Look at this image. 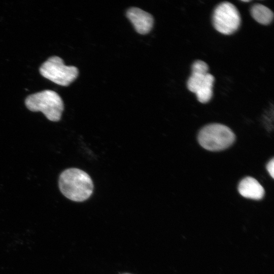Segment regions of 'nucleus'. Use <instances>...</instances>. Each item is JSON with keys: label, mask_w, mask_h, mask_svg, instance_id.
Returning a JSON list of instances; mask_svg holds the SVG:
<instances>
[{"label": "nucleus", "mask_w": 274, "mask_h": 274, "mask_svg": "<svg viewBox=\"0 0 274 274\" xmlns=\"http://www.w3.org/2000/svg\"><path fill=\"white\" fill-rule=\"evenodd\" d=\"M58 184L63 195L75 201L87 199L93 190V184L89 175L77 168H70L62 172Z\"/></svg>", "instance_id": "obj_1"}, {"label": "nucleus", "mask_w": 274, "mask_h": 274, "mask_svg": "<svg viewBox=\"0 0 274 274\" xmlns=\"http://www.w3.org/2000/svg\"><path fill=\"white\" fill-rule=\"evenodd\" d=\"M27 108L32 112H42L51 121L60 120L64 106L60 96L55 91L45 90L28 96Z\"/></svg>", "instance_id": "obj_2"}, {"label": "nucleus", "mask_w": 274, "mask_h": 274, "mask_svg": "<svg viewBox=\"0 0 274 274\" xmlns=\"http://www.w3.org/2000/svg\"><path fill=\"white\" fill-rule=\"evenodd\" d=\"M235 139V134L230 128L219 123L204 126L198 135L200 146L211 151H219L228 148L234 143Z\"/></svg>", "instance_id": "obj_3"}, {"label": "nucleus", "mask_w": 274, "mask_h": 274, "mask_svg": "<svg viewBox=\"0 0 274 274\" xmlns=\"http://www.w3.org/2000/svg\"><path fill=\"white\" fill-rule=\"evenodd\" d=\"M40 74L45 78L61 86H67L78 77L79 71L74 66H67L58 56L49 58L40 68Z\"/></svg>", "instance_id": "obj_4"}, {"label": "nucleus", "mask_w": 274, "mask_h": 274, "mask_svg": "<svg viewBox=\"0 0 274 274\" xmlns=\"http://www.w3.org/2000/svg\"><path fill=\"white\" fill-rule=\"evenodd\" d=\"M212 20L213 26L218 31L229 35L238 29L241 18L236 7L231 3L224 2L214 10Z\"/></svg>", "instance_id": "obj_5"}, {"label": "nucleus", "mask_w": 274, "mask_h": 274, "mask_svg": "<svg viewBox=\"0 0 274 274\" xmlns=\"http://www.w3.org/2000/svg\"><path fill=\"white\" fill-rule=\"evenodd\" d=\"M126 15L138 33L145 35L151 30L154 19L149 13L140 8L132 7L128 10Z\"/></svg>", "instance_id": "obj_6"}, {"label": "nucleus", "mask_w": 274, "mask_h": 274, "mask_svg": "<svg viewBox=\"0 0 274 274\" xmlns=\"http://www.w3.org/2000/svg\"><path fill=\"white\" fill-rule=\"evenodd\" d=\"M238 190L243 197L252 199H261L264 195V189L262 185L251 177H247L239 182Z\"/></svg>", "instance_id": "obj_7"}, {"label": "nucleus", "mask_w": 274, "mask_h": 274, "mask_svg": "<svg viewBox=\"0 0 274 274\" xmlns=\"http://www.w3.org/2000/svg\"><path fill=\"white\" fill-rule=\"evenodd\" d=\"M250 12L253 18L261 24H269L273 18L272 11L262 4H256L253 5Z\"/></svg>", "instance_id": "obj_8"}, {"label": "nucleus", "mask_w": 274, "mask_h": 274, "mask_svg": "<svg viewBox=\"0 0 274 274\" xmlns=\"http://www.w3.org/2000/svg\"><path fill=\"white\" fill-rule=\"evenodd\" d=\"M266 169L272 177L274 178V159L272 158L267 164Z\"/></svg>", "instance_id": "obj_9"}, {"label": "nucleus", "mask_w": 274, "mask_h": 274, "mask_svg": "<svg viewBox=\"0 0 274 274\" xmlns=\"http://www.w3.org/2000/svg\"><path fill=\"white\" fill-rule=\"evenodd\" d=\"M242 1L244 2H250V1H246V0Z\"/></svg>", "instance_id": "obj_10"}, {"label": "nucleus", "mask_w": 274, "mask_h": 274, "mask_svg": "<svg viewBox=\"0 0 274 274\" xmlns=\"http://www.w3.org/2000/svg\"><path fill=\"white\" fill-rule=\"evenodd\" d=\"M124 274H130V273H124Z\"/></svg>", "instance_id": "obj_11"}]
</instances>
